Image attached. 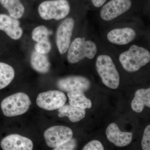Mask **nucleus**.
Instances as JSON below:
<instances>
[{"instance_id": "obj_1", "label": "nucleus", "mask_w": 150, "mask_h": 150, "mask_svg": "<svg viewBox=\"0 0 150 150\" xmlns=\"http://www.w3.org/2000/svg\"><path fill=\"white\" fill-rule=\"evenodd\" d=\"M119 59L126 71L135 72L149 63L150 53L146 48L133 45L129 50L120 54Z\"/></svg>"}, {"instance_id": "obj_2", "label": "nucleus", "mask_w": 150, "mask_h": 150, "mask_svg": "<svg viewBox=\"0 0 150 150\" xmlns=\"http://www.w3.org/2000/svg\"><path fill=\"white\" fill-rule=\"evenodd\" d=\"M96 67L97 71L105 85L113 89L118 88L120 83V76L110 56L105 55L98 56Z\"/></svg>"}, {"instance_id": "obj_3", "label": "nucleus", "mask_w": 150, "mask_h": 150, "mask_svg": "<svg viewBox=\"0 0 150 150\" xmlns=\"http://www.w3.org/2000/svg\"><path fill=\"white\" fill-rule=\"evenodd\" d=\"M67 59L71 64H76L85 58L92 59L96 55L97 48L96 43L85 38H77L70 44Z\"/></svg>"}, {"instance_id": "obj_4", "label": "nucleus", "mask_w": 150, "mask_h": 150, "mask_svg": "<svg viewBox=\"0 0 150 150\" xmlns=\"http://www.w3.org/2000/svg\"><path fill=\"white\" fill-rule=\"evenodd\" d=\"M31 104L29 96L23 93H17L4 98L1 103L4 115L13 117L24 114Z\"/></svg>"}, {"instance_id": "obj_5", "label": "nucleus", "mask_w": 150, "mask_h": 150, "mask_svg": "<svg viewBox=\"0 0 150 150\" xmlns=\"http://www.w3.org/2000/svg\"><path fill=\"white\" fill-rule=\"evenodd\" d=\"M70 6L67 0L46 1L40 4L38 13L45 20H60L65 18L69 13Z\"/></svg>"}, {"instance_id": "obj_6", "label": "nucleus", "mask_w": 150, "mask_h": 150, "mask_svg": "<svg viewBox=\"0 0 150 150\" xmlns=\"http://www.w3.org/2000/svg\"><path fill=\"white\" fill-rule=\"evenodd\" d=\"M67 100V97L64 93L59 91H49L38 94L36 104L42 109L51 111L59 109Z\"/></svg>"}, {"instance_id": "obj_7", "label": "nucleus", "mask_w": 150, "mask_h": 150, "mask_svg": "<svg viewBox=\"0 0 150 150\" xmlns=\"http://www.w3.org/2000/svg\"><path fill=\"white\" fill-rule=\"evenodd\" d=\"M73 131L64 126H52L44 133L46 144L49 147L55 148L61 146L72 138Z\"/></svg>"}, {"instance_id": "obj_8", "label": "nucleus", "mask_w": 150, "mask_h": 150, "mask_svg": "<svg viewBox=\"0 0 150 150\" xmlns=\"http://www.w3.org/2000/svg\"><path fill=\"white\" fill-rule=\"evenodd\" d=\"M74 25V19L68 18L58 27L56 34V43L60 54H64L68 51L71 44Z\"/></svg>"}, {"instance_id": "obj_9", "label": "nucleus", "mask_w": 150, "mask_h": 150, "mask_svg": "<svg viewBox=\"0 0 150 150\" xmlns=\"http://www.w3.org/2000/svg\"><path fill=\"white\" fill-rule=\"evenodd\" d=\"M131 5V0H110L101 8L100 17L105 21H110L126 12Z\"/></svg>"}, {"instance_id": "obj_10", "label": "nucleus", "mask_w": 150, "mask_h": 150, "mask_svg": "<svg viewBox=\"0 0 150 150\" xmlns=\"http://www.w3.org/2000/svg\"><path fill=\"white\" fill-rule=\"evenodd\" d=\"M59 89L63 91L70 92L80 91H88L91 86L88 79L82 76H70L60 79L57 82Z\"/></svg>"}, {"instance_id": "obj_11", "label": "nucleus", "mask_w": 150, "mask_h": 150, "mask_svg": "<svg viewBox=\"0 0 150 150\" xmlns=\"http://www.w3.org/2000/svg\"><path fill=\"white\" fill-rule=\"evenodd\" d=\"M1 146L4 150H32L33 145L28 138L18 134H11L3 139Z\"/></svg>"}, {"instance_id": "obj_12", "label": "nucleus", "mask_w": 150, "mask_h": 150, "mask_svg": "<svg viewBox=\"0 0 150 150\" xmlns=\"http://www.w3.org/2000/svg\"><path fill=\"white\" fill-rule=\"evenodd\" d=\"M106 134L108 140L118 147L127 146L132 141V133L121 131L117 124L114 123H110L108 126Z\"/></svg>"}, {"instance_id": "obj_13", "label": "nucleus", "mask_w": 150, "mask_h": 150, "mask_svg": "<svg viewBox=\"0 0 150 150\" xmlns=\"http://www.w3.org/2000/svg\"><path fill=\"white\" fill-rule=\"evenodd\" d=\"M18 19L4 14H0V30L6 33L13 40H18L23 35V30Z\"/></svg>"}, {"instance_id": "obj_14", "label": "nucleus", "mask_w": 150, "mask_h": 150, "mask_svg": "<svg viewBox=\"0 0 150 150\" xmlns=\"http://www.w3.org/2000/svg\"><path fill=\"white\" fill-rule=\"evenodd\" d=\"M137 33L133 28L126 27L115 28L108 33L107 38L110 43L118 45H125L135 39Z\"/></svg>"}, {"instance_id": "obj_15", "label": "nucleus", "mask_w": 150, "mask_h": 150, "mask_svg": "<svg viewBox=\"0 0 150 150\" xmlns=\"http://www.w3.org/2000/svg\"><path fill=\"white\" fill-rule=\"evenodd\" d=\"M145 106L150 107V88L138 90L131 103L132 110L135 112H142Z\"/></svg>"}, {"instance_id": "obj_16", "label": "nucleus", "mask_w": 150, "mask_h": 150, "mask_svg": "<svg viewBox=\"0 0 150 150\" xmlns=\"http://www.w3.org/2000/svg\"><path fill=\"white\" fill-rule=\"evenodd\" d=\"M59 117L62 118L67 116L70 121L72 122L80 121L84 118L86 115L85 109L73 106L71 105H64L59 108Z\"/></svg>"}, {"instance_id": "obj_17", "label": "nucleus", "mask_w": 150, "mask_h": 150, "mask_svg": "<svg viewBox=\"0 0 150 150\" xmlns=\"http://www.w3.org/2000/svg\"><path fill=\"white\" fill-rule=\"evenodd\" d=\"M30 64L33 69L41 74H46L50 69V63L47 56L36 51L31 54Z\"/></svg>"}, {"instance_id": "obj_18", "label": "nucleus", "mask_w": 150, "mask_h": 150, "mask_svg": "<svg viewBox=\"0 0 150 150\" xmlns=\"http://www.w3.org/2000/svg\"><path fill=\"white\" fill-rule=\"evenodd\" d=\"M70 105L73 106L80 108L82 109L91 108V100L86 97L83 91H76L68 92L67 93Z\"/></svg>"}, {"instance_id": "obj_19", "label": "nucleus", "mask_w": 150, "mask_h": 150, "mask_svg": "<svg viewBox=\"0 0 150 150\" xmlns=\"http://www.w3.org/2000/svg\"><path fill=\"white\" fill-rule=\"evenodd\" d=\"M1 3L11 17L18 19L23 16L25 8L20 0H2Z\"/></svg>"}, {"instance_id": "obj_20", "label": "nucleus", "mask_w": 150, "mask_h": 150, "mask_svg": "<svg viewBox=\"0 0 150 150\" xmlns=\"http://www.w3.org/2000/svg\"><path fill=\"white\" fill-rule=\"evenodd\" d=\"M14 77L13 68L6 63L0 62V90L8 86Z\"/></svg>"}, {"instance_id": "obj_21", "label": "nucleus", "mask_w": 150, "mask_h": 150, "mask_svg": "<svg viewBox=\"0 0 150 150\" xmlns=\"http://www.w3.org/2000/svg\"><path fill=\"white\" fill-rule=\"evenodd\" d=\"M50 32L48 28L44 25H40L35 28L32 33L33 40L36 42L48 40Z\"/></svg>"}, {"instance_id": "obj_22", "label": "nucleus", "mask_w": 150, "mask_h": 150, "mask_svg": "<svg viewBox=\"0 0 150 150\" xmlns=\"http://www.w3.org/2000/svg\"><path fill=\"white\" fill-rule=\"evenodd\" d=\"M51 49V43L49 40L37 42L35 46V51L40 54H48Z\"/></svg>"}, {"instance_id": "obj_23", "label": "nucleus", "mask_w": 150, "mask_h": 150, "mask_svg": "<svg viewBox=\"0 0 150 150\" xmlns=\"http://www.w3.org/2000/svg\"><path fill=\"white\" fill-rule=\"evenodd\" d=\"M142 149L144 150H150V126L148 125L144 131L142 142Z\"/></svg>"}, {"instance_id": "obj_24", "label": "nucleus", "mask_w": 150, "mask_h": 150, "mask_svg": "<svg viewBox=\"0 0 150 150\" xmlns=\"http://www.w3.org/2000/svg\"><path fill=\"white\" fill-rule=\"evenodd\" d=\"M77 146V142L74 139H71L64 144L54 148L55 150H74Z\"/></svg>"}, {"instance_id": "obj_25", "label": "nucleus", "mask_w": 150, "mask_h": 150, "mask_svg": "<svg viewBox=\"0 0 150 150\" xmlns=\"http://www.w3.org/2000/svg\"><path fill=\"white\" fill-rule=\"evenodd\" d=\"M104 149L102 144L99 141L93 140L86 144L83 150H103Z\"/></svg>"}, {"instance_id": "obj_26", "label": "nucleus", "mask_w": 150, "mask_h": 150, "mask_svg": "<svg viewBox=\"0 0 150 150\" xmlns=\"http://www.w3.org/2000/svg\"><path fill=\"white\" fill-rule=\"evenodd\" d=\"M93 4L96 8H99L107 0H91Z\"/></svg>"}, {"instance_id": "obj_27", "label": "nucleus", "mask_w": 150, "mask_h": 150, "mask_svg": "<svg viewBox=\"0 0 150 150\" xmlns=\"http://www.w3.org/2000/svg\"><path fill=\"white\" fill-rule=\"evenodd\" d=\"M2 1V0H0V2H1Z\"/></svg>"}]
</instances>
